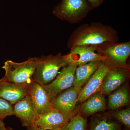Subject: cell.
<instances>
[{
  "instance_id": "cell-1",
  "label": "cell",
  "mask_w": 130,
  "mask_h": 130,
  "mask_svg": "<svg viewBox=\"0 0 130 130\" xmlns=\"http://www.w3.org/2000/svg\"><path fill=\"white\" fill-rule=\"evenodd\" d=\"M119 39L117 31L110 26L101 23L85 24L72 32L67 42V47L71 49L82 45H99L107 42H116Z\"/></svg>"
},
{
  "instance_id": "cell-2",
  "label": "cell",
  "mask_w": 130,
  "mask_h": 130,
  "mask_svg": "<svg viewBox=\"0 0 130 130\" xmlns=\"http://www.w3.org/2000/svg\"><path fill=\"white\" fill-rule=\"evenodd\" d=\"M35 59L36 68L33 79L42 86L51 83L57 76L59 70L69 64L60 53L55 55H42L35 58Z\"/></svg>"
},
{
  "instance_id": "cell-3",
  "label": "cell",
  "mask_w": 130,
  "mask_h": 130,
  "mask_svg": "<svg viewBox=\"0 0 130 130\" xmlns=\"http://www.w3.org/2000/svg\"><path fill=\"white\" fill-rule=\"evenodd\" d=\"M93 9L86 0H61L54 8L53 13L61 20L76 24L85 18Z\"/></svg>"
},
{
  "instance_id": "cell-4",
  "label": "cell",
  "mask_w": 130,
  "mask_h": 130,
  "mask_svg": "<svg viewBox=\"0 0 130 130\" xmlns=\"http://www.w3.org/2000/svg\"><path fill=\"white\" fill-rule=\"evenodd\" d=\"M5 72V80L13 83L29 85L34 81L33 75L36 68L35 58H30L21 63L11 60L5 62L2 67Z\"/></svg>"
},
{
  "instance_id": "cell-5",
  "label": "cell",
  "mask_w": 130,
  "mask_h": 130,
  "mask_svg": "<svg viewBox=\"0 0 130 130\" xmlns=\"http://www.w3.org/2000/svg\"><path fill=\"white\" fill-rule=\"evenodd\" d=\"M98 53L106 58L114 66L130 69L126 63L130 55V42L123 43L107 42L96 45Z\"/></svg>"
},
{
  "instance_id": "cell-6",
  "label": "cell",
  "mask_w": 130,
  "mask_h": 130,
  "mask_svg": "<svg viewBox=\"0 0 130 130\" xmlns=\"http://www.w3.org/2000/svg\"><path fill=\"white\" fill-rule=\"evenodd\" d=\"M113 67H116L105 61H100L97 70L80 90L77 102H84L93 94L100 91L105 76Z\"/></svg>"
},
{
  "instance_id": "cell-7",
  "label": "cell",
  "mask_w": 130,
  "mask_h": 130,
  "mask_svg": "<svg viewBox=\"0 0 130 130\" xmlns=\"http://www.w3.org/2000/svg\"><path fill=\"white\" fill-rule=\"evenodd\" d=\"M80 90L73 86L51 98L52 107L60 111L68 119L77 115V100Z\"/></svg>"
},
{
  "instance_id": "cell-8",
  "label": "cell",
  "mask_w": 130,
  "mask_h": 130,
  "mask_svg": "<svg viewBox=\"0 0 130 130\" xmlns=\"http://www.w3.org/2000/svg\"><path fill=\"white\" fill-rule=\"evenodd\" d=\"M69 121L59 110L53 108L37 115L28 130H62Z\"/></svg>"
},
{
  "instance_id": "cell-9",
  "label": "cell",
  "mask_w": 130,
  "mask_h": 130,
  "mask_svg": "<svg viewBox=\"0 0 130 130\" xmlns=\"http://www.w3.org/2000/svg\"><path fill=\"white\" fill-rule=\"evenodd\" d=\"M69 64L77 67L93 61H105L106 58L96 51V45H82L71 49L70 53L63 55Z\"/></svg>"
},
{
  "instance_id": "cell-10",
  "label": "cell",
  "mask_w": 130,
  "mask_h": 130,
  "mask_svg": "<svg viewBox=\"0 0 130 130\" xmlns=\"http://www.w3.org/2000/svg\"><path fill=\"white\" fill-rule=\"evenodd\" d=\"M77 67L76 65L71 64L64 67L54 80L50 83L42 86L48 94L50 99L73 86Z\"/></svg>"
},
{
  "instance_id": "cell-11",
  "label": "cell",
  "mask_w": 130,
  "mask_h": 130,
  "mask_svg": "<svg viewBox=\"0 0 130 130\" xmlns=\"http://www.w3.org/2000/svg\"><path fill=\"white\" fill-rule=\"evenodd\" d=\"M28 94L37 115L45 113L53 108L48 94L43 87L36 81L29 85Z\"/></svg>"
},
{
  "instance_id": "cell-12",
  "label": "cell",
  "mask_w": 130,
  "mask_h": 130,
  "mask_svg": "<svg viewBox=\"0 0 130 130\" xmlns=\"http://www.w3.org/2000/svg\"><path fill=\"white\" fill-rule=\"evenodd\" d=\"M130 69L113 67L108 72L103 81L100 92L109 95L119 88L129 78Z\"/></svg>"
},
{
  "instance_id": "cell-13",
  "label": "cell",
  "mask_w": 130,
  "mask_h": 130,
  "mask_svg": "<svg viewBox=\"0 0 130 130\" xmlns=\"http://www.w3.org/2000/svg\"><path fill=\"white\" fill-rule=\"evenodd\" d=\"M29 85L11 83L3 77L0 79V98L14 105L28 95Z\"/></svg>"
},
{
  "instance_id": "cell-14",
  "label": "cell",
  "mask_w": 130,
  "mask_h": 130,
  "mask_svg": "<svg viewBox=\"0 0 130 130\" xmlns=\"http://www.w3.org/2000/svg\"><path fill=\"white\" fill-rule=\"evenodd\" d=\"M13 109L14 115L19 119L23 125L26 128L32 124L37 116L29 94L14 104Z\"/></svg>"
},
{
  "instance_id": "cell-15",
  "label": "cell",
  "mask_w": 130,
  "mask_h": 130,
  "mask_svg": "<svg viewBox=\"0 0 130 130\" xmlns=\"http://www.w3.org/2000/svg\"><path fill=\"white\" fill-rule=\"evenodd\" d=\"M83 103L80 107V114L84 118L106 109L105 96L100 91L93 94Z\"/></svg>"
},
{
  "instance_id": "cell-16",
  "label": "cell",
  "mask_w": 130,
  "mask_h": 130,
  "mask_svg": "<svg viewBox=\"0 0 130 130\" xmlns=\"http://www.w3.org/2000/svg\"><path fill=\"white\" fill-rule=\"evenodd\" d=\"M100 61H93L77 67L74 74L73 86L81 90L91 76L97 70Z\"/></svg>"
},
{
  "instance_id": "cell-17",
  "label": "cell",
  "mask_w": 130,
  "mask_h": 130,
  "mask_svg": "<svg viewBox=\"0 0 130 130\" xmlns=\"http://www.w3.org/2000/svg\"><path fill=\"white\" fill-rule=\"evenodd\" d=\"M109 95L107 106L111 110L119 109L127 106L129 103V95L126 86H122L119 88Z\"/></svg>"
},
{
  "instance_id": "cell-18",
  "label": "cell",
  "mask_w": 130,
  "mask_h": 130,
  "mask_svg": "<svg viewBox=\"0 0 130 130\" xmlns=\"http://www.w3.org/2000/svg\"><path fill=\"white\" fill-rule=\"evenodd\" d=\"M121 126L110 116L96 115L90 123L89 130H121Z\"/></svg>"
},
{
  "instance_id": "cell-19",
  "label": "cell",
  "mask_w": 130,
  "mask_h": 130,
  "mask_svg": "<svg viewBox=\"0 0 130 130\" xmlns=\"http://www.w3.org/2000/svg\"><path fill=\"white\" fill-rule=\"evenodd\" d=\"M87 120L79 113L70 120L63 130H87Z\"/></svg>"
},
{
  "instance_id": "cell-20",
  "label": "cell",
  "mask_w": 130,
  "mask_h": 130,
  "mask_svg": "<svg viewBox=\"0 0 130 130\" xmlns=\"http://www.w3.org/2000/svg\"><path fill=\"white\" fill-rule=\"evenodd\" d=\"M111 117L121 123L128 129L130 128V109L116 111L112 115Z\"/></svg>"
},
{
  "instance_id": "cell-21",
  "label": "cell",
  "mask_w": 130,
  "mask_h": 130,
  "mask_svg": "<svg viewBox=\"0 0 130 130\" xmlns=\"http://www.w3.org/2000/svg\"><path fill=\"white\" fill-rule=\"evenodd\" d=\"M14 115L13 107L11 104L0 98V119L3 120L8 116Z\"/></svg>"
},
{
  "instance_id": "cell-22",
  "label": "cell",
  "mask_w": 130,
  "mask_h": 130,
  "mask_svg": "<svg viewBox=\"0 0 130 130\" xmlns=\"http://www.w3.org/2000/svg\"><path fill=\"white\" fill-rule=\"evenodd\" d=\"M92 8L98 7L103 3L104 0H86Z\"/></svg>"
},
{
  "instance_id": "cell-23",
  "label": "cell",
  "mask_w": 130,
  "mask_h": 130,
  "mask_svg": "<svg viewBox=\"0 0 130 130\" xmlns=\"http://www.w3.org/2000/svg\"><path fill=\"white\" fill-rule=\"evenodd\" d=\"M6 128L3 120L0 119V130H5Z\"/></svg>"
},
{
  "instance_id": "cell-24",
  "label": "cell",
  "mask_w": 130,
  "mask_h": 130,
  "mask_svg": "<svg viewBox=\"0 0 130 130\" xmlns=\"http://www.w3.org/2000/svg\"><path fill=\"white\" fill-rule=\"evenodd\" d=\"M5 130H14L13 129H12L11 128H6Z\"/></svg>"
},
{
  "instance_id": "cell-25",
  "label": "cell",
  "mask_w": 130,
  "mask_h": 130,
  "mask_svg": "<svg viewBox=\"0 0 130 130\" xmlns=\"http://www.w3.org/2000/svg\"></svg>"
}]
</instances>
